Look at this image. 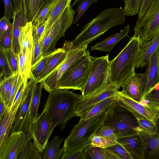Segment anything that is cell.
<instances>
[{
  "mask_svg": "<svg viewBox=\"0 0 159 159\" xmlns=\"http://www.w3.org/2000/svg\"><path fill=\"white\" fill-rule=\"evenodd\" d=\"M143 44L141 38L134 35L118 55L109 61V83L118 89L135 73Z\"/></svg>",
  "mask_w": 159,
  "mask_h": 159,
  "instance_id": "cell-1",
  "label": "cell"
},
{
  "mask_svg": "<svg viewBox=\"0 0 159 159\" xmlns=\"http://www.w3.org/2000/svg\"><path fill=\"white\" fill-rule=\"evenodd\" d=\"M124 8L109 7L100 13L82 27L80 34L72 41L78 47L87 46L113 27L123 24L125 21Z\"/></svg>",
  "mask_w": 159,
  "mask_h": 159,
  "instance_id": "cell-2",
  "label": "cell"
},
{
  "mask_svg": "<svg viewBox=\"0 0 159 159\" xmlns=\"http://www.w3.org/2000/svg\"><path fill=\"white\" fill-rule=\"evenodd\" d=\"M80 96L68 89L57 90L49 93L44 107L50 115L53 130L59 125L62 130L69 120L77 116L76 107Z\"/></svg>",
  "mask_w": 159,
  "mask_h": 159,
  "instance_id": "cell-3",
  "label": "cell"
},
{
  "mask_svg": "<svg viewBox=\"0 0 159 159\" xmlns=\"http://www.w3.org/2000/svg\"><path fill=\"white\" fill-rule=\"evenodd\" d=\"M107 115V112H102L88 120H79L65 140L64 150L79 151L90 145L92 137L104 123Z\"/></svg>",
  "mask_w": 159,
  "mask_h": 159,
  "instance_id": "cell-4",
  "label": "cell"
},
{
  "mask_svg": "<svg viewBox=\"0 0 159 159\" xmlns=\"http://www.w3.org/2000/svg\"><path fill=\"white\" fill-rule=\"evenodd\" d=\"M92 57L88 50L82 56L73 61L61 77L57 90L73 89L82 92L90 74Z\"/></svg>",
  "mask_w": 159,
  "mask_h": 159,
  "instance_id": "cell-5",
  "label": "cell"
},
{
  "mask_svg": "<svg viewBox=\"0 0 159 159\" xmlns=\"http://www.w3.org/2000/svg\"><path fill=\"white\" fill-rule=\"evenodd\" d=\"M76 11L71 5L68 6L56 22L47 30L43 32L39 40L43 57L56 51V45L66 30L71 25Z\"/></svg>",
  "mask_w": 159,
  "mask_h": 159,
  "instance_id": "cell-6",
  "label": "cell"
},
{
  "mask_svg": "<svg viewBox=\"0 0 159 159\" xmlns=\"http://www.w3.org/2000/svg\"><path fill=\"white\" fill-rule=\"evenodd\" d=\"M107 113L103 124L114 128L117 136L135 133V129L139 126L134 115L119 105L116 101Z\"/></svg>",
  "mask_w": 159,
  "mask_h": 159,
  "instance_id": "cell-7",
  "label": "cell"
},
{
  "mask_svg": "<svg viewBox=\"0 0 159 159\" xmlns=\"http://www.w3.org/2000/svg\"><path fill=\"white\" fill-rule=\"evenodd\" d=\"M134 36H139L143 43L159 34V0H152L147 11L134 27Z\"/></svg>",
  "mask_w": 159,
  "mask_h": 159,
  "instance_id": "cell-8",
  "label": "cell"
},
{
  "mask_svg": "<svg viewBox=\"0 0 159 159\" xmlns=\"http://www.w3.org/2000/svg\"><path fill=\"white\" fill-rule=\"evenodd\" d=\"M109 54L99 57H92V67L87 82L81 92L86 96L105 83L109 82Z\"/></svg>",
  "mask_w": 159,
  "mask_h": 159,
  "instance_id": "cell-9",
  "label": "cell"
},
{
  "mask_svg": "<svg viewBox=\"0 0 159 159\" xmlns=\"http://www.w3.org/2000/svg\"><path fill=\"white\" fill-rule=\"evenodd\" d=\"M53 130L51 127V119L47 109L44 107L41 114L34 121L31 126V133L34 148L43 153Z\"/></svg>",
  "mask_w": 159,
  "mask_h": 159,
  "instance_id": "cell-10",
  "label": "cell"
},
{
  "mask_svg": "<svg viewBox=\"0 0 159 159\" xmlns=\"http://www.w3.org/2000/svg\"><path fill=\"white\" fill-rule=\"evenodd\" d=\"M87 47H78L72 44L64 60L42 82L43 88L47 91L49 93L57 90V85L62 75L73 61L82 56L86 52Z\"/></svg>",
  "mask_w": 159,
  "mask_h": 159,
  "instance_id": "cell-11",
  "label": "cell"
},
{
  "mask_svg": "<svg viewBox=\"0 0 159 159\" xmlns=\"http://www.w3.org/2000/svg\"><path fill=\"white\" fill-rule=\"evenodd\" d=\"M114 98L119 105L128 110L135 116H140L156 125L157 119L159 116V109L147 103L139 102L131 98L122 90H118Z\"/></svg>",
  "mask_w": 159,
  "mask_h": 159,
  "instance_id": "cell-12",
  "label": "cell"
},
{
  "mask_svg": "<svg viewBox=\"0 0 159 159\" xmlns=\"http://www.w3.org/2000/svg\"><path fill=\"white\" fill-rule=\"evenodd\" d=\"M118 89L110 83H106L89 95L80 97L77 104L75 113L77 116L81 117L85 112L93 105L107 98L114 96Z\"/></svg>",
  "mask_w": 159,
  "mask_h": 159,
  "instance_id": "cell-13",
  "label": "cell"
},
{
  "mask_svg": "<svg viewBox=\"0 0 159 159\" xmlns=\"http://www.w3.org/2000/svg\"><path fill=\"white\" fill-rule=\"evenodd\" d=\"M25 90L22 102L16 113L13 124L11 134L20 131L24 123L28 111L34 89L38 83L31 73Z\"/></svg>",
  "mask_w": 159,
  "mask_h": 159,
  "instance_id": "cell-14",
  "label": "cell"
},
{
  "mask_svg": "<svg viewBox=\"0 0 159 159\" xmlns=\"http://www.w3.org/2000/svg\"><path fill=\"white\" fill-rule=\"evenodd\" d=\"M117 142L126 150L132 159H145V144L141 137L136 132L117 136Z\"/></svg>",
  "mask_w": 159,
  "mask_h": 159,
  "instance_id": "cell-15",
  "label": "cell"
},
{
  "mask_svg": "<svg viewBox=\"0 0 159 159\" xmlns=\"http://www.w3.org/2000/svg\"><path fill=\"white\" fill-rule=\"evenodd\" d=\"M32 22H28L22 29L19 39L20 52L22 55L25 72L31 71L33 44Z\"/></svg>",
  "mask_w": 159,
  "mask_h": 159,
  "instance_id": "cell-16",
  "label": "cell"
},
{
  "mask_svg": "<svg viewBox=\"0 0 159 159\" xmlns=\"http://www.w3.org/2000/svg\"><path fill=\"white\" fill-rule=\"evenodd\" d=\"M25 137L22 131L11 134L0 147V159H17L23 145Z\"/></svg>",
  "mask_w": 159,
  "mask_h": 159,
  "instance_id": "cell-17",
  "label": "cell"
},
{
  "mask_svg": "<svg viewBox=\"0 0 159 159\" xmlns=\"http://www.w3.org/2000/svg\"><path fill=\"white\" fill-rule=\"evenodd\" d=\"M33 120L31 117L30 109L21 131L25 135L24 139L21 152L17 159H40L43 158L42 153L34 148L31 139V126Z\"/></svg>",
  "mask_w": 159,
  "mask_h": 159,
  "instance_id": "cell-18",
  "label": "cell"
},
{
  "mask_svg": "<svg viewBox=\"0 0 159 159\" xmlns=\"http://www.w3.org/2000/svg\"><path fill=\"white\" fill-rule=\"evenodd\" d=\"M145 72L146 84L142 102L145 95L159 82V51L157 48L147 62Z\"/></svg>",
  "mask_w": 159,
  "mask_h": 159,
  "instance_id": "cell-19",
  "label": "cell"
},
{
  "mask_svg": "<svg viewBox=\"0 0 159 159\" xmlns=\"http://www.w3.org/2000/svg\"><path fill=\"white\" fill-rule=\"evenodd\" d=\"M12 24V49L17 54L20 52L19 39L22 28L29 22L23 0H21L20 6L19 11L15 14Z\"/></svg>",
  "mask_w": 159,
  "mask_h": 159,
  "instance_id": "cell-20",
  "label": "cell"
},
{
  "mask_svg": "<svg viewBox=\"0 0 159 159\" xmlns=\"http://www.w3.org/2000/svg\"><path fill=\"white\" fill-rule=\"evenodd\" d=\"M145 84V73L135 72L122 87V91L131 98L140 102Z\"/></svg>",
  "mask_w": 159,
  "mask_h": 159,
  "instance_id": "cell-21",
  "label": "cell"
},
{
  "mask_svg": "<svg viewBox=\"0 0 159 159\" xmlns=\"http://www.w3.org/2000/svg\"><path fill=\"white\" fill-rule=\"evenodd\" d=\"M72 41H65L61 48L57 49L55 53L47 62L37 79L38 83L43 80L65 59L72 46Z\"/></svg>",
  "mask_w": 159,
  "mask_h": 159,
  "instance_id": "cell-22",
  "label": "cell"
},
{
  "mask_svg": "<svg viewBox=\"0 0 159 159\" xmlns=\"http://www.w3.org/2000/svg\"><path fill=\"white\" fill-rule=\"evenodd\" d=\"M129 26V25H128L119 32L112 34L103 40L92 46L91 51L97 50L111 52L115 45L120 40L128 36Z\"/></svg>",
  "mask_w": 159,
  "mask_h": 159,
  "instance_id": "cell-23",
  "label": "cell"
},
{
  "mask_svg": "<svg viewBox=\"0 0 159 159\" xmlns=\"http://www.w3.org/2000/svg\"><path fill=\"white\" fill-rule=\"evenodd\" d=\"M20 104H12L10 110H7L6 114L0 121V147L11 134L15 116Z\"/></svg>",
  "mask_w": 159,
  "mask_h": 159,
  "instance_id": "cell-24",
  "label": "cell"
},
{
  "mask_svg": "<svg viewBox=\"0 0 159 159\" xmlns=\"http://www.w3.org/2000/svg\"><path fill=\"white\" fill-rule=\"evenodd\" d=\"M159 45V34L152 40L143 43L141 46L136 67L143 68Z\"/></svg>",
  "mask_w": 159,
  "mask_h": 159,
  "instance_id": "cell-25",
  "label": "cell"
},
{
  "mask_svg": "<svg viewBox=\"0 0 159 159\" xmlns=\"http://www.w3.org/2000/svg\"><path fill=\"white\" fill-rule=\"evenodd\" d=\"M63 138L56 136L47 143L43 152V159H61L64 153V148H59Z\"/></svg>",
  "mask_w": 159,
  "mask_h": 159,
  "instance_id": "cell-26",
  "label": "cell"
},
{
  "mask_svg": "<svg viewBox=\"0 0 159 159\" xmlns=\"http://www.w3.org/2000/svg\"><path fill=\"white\" fill-rule=\"evenodd\" d=\"M116 101L113 96L98 102L87 111L80 117L79 120H88L101 112L107 113Z\"/></svg>",
  "mask_w": 159,
  "mask_h": 159,
  "instance_id": "cell-27",
  "label": "cell"
},
{
  "mask_svg": "<svg viewBox=\"0 0 159 159\" xmlns=\"http://www.w3.org/2000/svg\"><path fill=\"white\" fill-rule=\"evenodd\" d=\"M72 0H57L56 2L45 22L43 32L49 29L57 20L66 8L70 5Z\"/></svg>",
  "mask_w": 159,
  "mask_h": 159,
  "instance_id": "cell-28",
  "label": "cell"
},
{
  "mask_svg": "<svg viewBox=\"0 0 159 159\" xmlns=\"http://www.w3.org/2000/svg\"><path fill=\"white\" fill-rule=\"evenodd\" d=\"M43 88L42 83H38L34 92L30 108V115L33 121L35 120L39 116L38 111Z\"/></svg>",
  "mask_w": 159,
  "mask_h": 159,
  "instance_id": "cell-29",
  "label": "cell"
},
{
  "mask_svg": "<svg viewBox=\"0 0 159 159\" xmlns=\"http://www.w3.org/2000/svg\"><path fill=\"white\" fill-rule=\"evenodd\" d=\"M23 82L21 77L19 74L13 75L8 98L5 104L7 111L10 110L16 95Z\"/></svg>",
  "mask_w": 159,
  "mask_h": 159,
  "instance_id": "cell-30",
  "label": "cell"
},
{
  "mask_svg": "<svg viewBox=\"0 0 159 159\" xmlns=\"http://www.w3.org/2000/svg\"><path fill=\"white\" fill-rule=\"evenodd\" d=\"M117 143V136L115 134L110 137H101L94 135L92 137L90 146L106 148Z\"/></svg>",
  "mask_w": 159,
  "mask_h": 159,
  "instance_id": "cell-31",
  "label": "cell"
},
{
  "mask_svg": "<svg viewBox=\"0 0 159 159\" xmlns=\"http://www.w3.org/2000/svg\"><path fill=\"white\" fill-rule=\"evenodd\" d=\"M56 1L57 0H54L51 3L47 4L39 11L32 22L33 26L37 28L46 21Z\"/></svg>",
  "mask_w": 159,
  "mask_h": 159,
  "instance_id": "cell-32",
  "label": "cell"
},
{
  "mask_svg": "<svg viewBox=\"0 0 159 159\" xmlns=\"http://www.w3.org/2000/svg\"><path fill=\"white\" fill-rule=\"evenodd\" d=\"M142 102L159 109V82L145 95Z\"/></svg>",
  "mask_w": 159,
  "mask_h": 159,
  "instance_id": "cell-33",
  "label": "cell"
},
{
  "mask_svg": "<svg viewBox=\"0 0 159 159\" xmlns=\"http://www.w3.org/2000/svg\"><path fill=\"white\" fill-rule=\"evenodd\" d=\"M54 0H30L29 15V22H32L39 11L47 4Z\"/></svg>",
  "mask_w": 159,
  "mask_h": 159,
  "instance_id": "cell-34",
  "label": "cell"
},
{
  "mask_svg": "<svg viewBox=\"0 0 159 159\" xmlns=\"http://www.w3.org/2000/svg\"><path fill=\"white\" fill-rule=\"evenodd\" d=\"M2 48L5 53L13 75L19 74L18 55L11 48Z\"/></svg>",
  "mask_w": 159,
  "mask_h": 159,
  "instance_id": "cell-35",
  "label": "cell"
},
{
  "mask_svg": "<svg viewBox=\"0 0 159 159\" xmlns=\"http://www.w3.org/2000/svg\"><path fill=\"white\" fill-rule=\"evenodd\" d=\"M33 44L32 55L31 67L33 66L43 58L40 38L34 32L32 31Z\"/></svg>",
  "mask_w": 159,
  "mask_h": 159,
  "instance_id": "cell-36",
  "label": "cell"
},
{
  "mask_svg": "<svg viewBox=\"0 0 159 159\" xmlns=\"http://www.w3.org/2000/svg\"><path fill=\"white\" fill-rule=\"evenodd\" d=\"M124 8L127 16H132L138 14L143 0H124Z\"/></svg>",
  "mask_w": 159,
  "mask_h": 159,
  "instance_id": "cell-37",
  "label": "cell"
},
{
  "mask_svg": "<svg viewBox=\"0 0 159 159\" xmlns=\"http://www.w3.org/2000/svg\"><path fill=\"white\" fill-rule=\"evenodd\" d=\"M0 80L13 75L5 53L0 48Z\"/></svg>",
  "mask_w": 159,
  "mask_h": 159,
  "instance_id": "cell-38",
  "label": "cell"
},
{
  "mask_svg": "<svg viewBox=\"0 0 159 159\" xmlns=\"http://www.w3.org/2000/svg\"><path fill=\"white\" fill-rule=\"evenodd\" d=\"M12 79L13 75L0 80V100L5 104L7 100Z\"/></svg>",
  "mask_w": 159,
  "mask_h": 159,
  "instance_id": "cell-39",
  "label": "cell"
},
{
  "mask_svg": "<svg viewBox=\"0 0 159 159\" xmlns=\"http://www.w3.org/2000/svg\"><path fill=\"white\" fill-rule=\"evenodd\" d=\"M89 158L86 147L78 151L64 150L61 159H86Z\"/></svg>",
  "mask_w": 159,
  "mask_h": 159,
  "instance_id": "cell-40",
  "label": "cell"
},
{
  "mask_svg": "<svg viewBox=\"0 0 159 159\" xmlns=\"http://www.w3.org/2000/svg\"><path fill=\"white\" fill-rule=\"evenodd\" d=\"M12 24L10 23L3 34L0 37V48L12 49Z\"/></svg>",
  "mask_w": 159,
  "mask_h": 159,
  "instance_id": "cell-41",
  "label": "cell"
},
{
  "mask_svg": "<svg viewBox=\"0 0 159 159\" xmlns=\"http://www.w3.org/2000/svg\"><path fill=\"white\" fill-rule=\"evenodd\" d=\"M56 50L50 54L43 57L39 61L31 67V73L36 80L47 62L55 53Z\"/></svg>",
  "mask_w": 159,
  "mask_h": 159,
  "instance_id": "cell-42",
  "label": "cell"
},
{
  "mask_svg": "<svg viewBox=\"0 0 159 159\" xmlns=\"http://www.w3.org/2000/svg\"><path fill=\"white\" fill-rule=\"evenodd\" d=\"M137 118L140 128L150 135H154L157 132V128L155 125L149 120L139 116H135Z\"/></svg>",
  "mask_w": 159,
  "mask_h": 159,
  "instance_id": "cell-43",
  "label": "cell"
},
{
  "mask_svg": "<svg viewBox=\"0 0 159 159\" xmlns=\"http://www.w3.org/2000/svg\"><path fill=\"white\" fill-rule=\"evenodd\" d=\"M98 0H79L77 11V15L73 23L75 24L89 6L93 3H96Z\"/></svg>",
  "mask_w": 159,
  "mask_h": 159,
  "instance_id": "cell-44",
  "label": "cell"
},
{
  "mask_svg": "<svg viewBox=\"0 0 159 159\" xmlns=\"http://www.w3.org/2000/svg\"><path fill=\"white\" fill-rule=\"evenodd\" d=\"M116 155L120 159H132L129 154L119 143L107 148Z\"/></svg>",
  "mask_w": 159,
  "mask_h": 159,
  "instance_id": "cell-45",
  "label": "cell"
},
{
  "mask_svg": "<svg viewBox=\"0 0 159 159\" xmlns=\"http://www.w3.org/2000/svg\"><path fill=\"white\" fill-rule=\"evenodd\" d=\"M86 147L89 158L104 159L102 148L97 147H92L89 145Z\"/></svg>",
  "mask_w": 159,
  "mask_h": 159,
  "instance_id": "cell-46",
  "label": "cell"
},
{
  "mask_svg": "<svg viewBox=\"0 0 159 159\" xmlns=\"http://www.w3.org/2000/svg\"><path fill=\"white\" fill-rule=\"evenodd\" d=\"M115 134H116L114 128L110 126L105 125L103 123L95 135L101 137H108Z\"/></svg>",
  "mask_w": 159,
  "mask_h": 159,
  "instance_id": "cell-47",
  "label": "cell"
},
{
  "mask_svg": "<svg viewBox=\"0 0 159 159\" xmlns=\"http://www.w3.org/2000/svg\"><path fill=\"white\" fill-rule=\"evenodd\" d=\"M3 1L5 7V13L3 16L9 20L13 19L15 11L12 0H3Z\"/></svg>",
  "mask_w": 159,
  "mask_h": 159,
  "instance_id": "cell-48",
  "label": "cell"
},
{
  "mask_svg": "<svg viewBox=\"0 0 159 159\" xmlns=\"http://www.w3.org/2000/svg\"><path fill=\"white\" fill-rule=\"evenodd\" d=\"M152 1V0H143L141 7L138 14L137 21L140 20L143 16Z\"/></svg>",
  "mask_w": 159,
  "mask_h": 159,
  "instance_id": "cell-49",
  "label": "cell"
},
{
  "mask_svg": "<svg viewBox=\"0 0 159 159\" xmlns=\"http://www.w3.org/2000/svg\"><path fill=\"white\" fill-rule=\"evenodd\" d=\"M10 23V20H7L3 16L0 19V37L3 34Z\"/></svg>",
  "mask_w": 159,
  "mask_h": 159,
  "instance_id": "cell-50",
  "label": "cell"
},
{
  "mask_svg": "<svg viewBox=\"0 0 159 159\" xmlns=\"http://www.w3.org/2000/svg\"><path fill=\"white\" fill-rule=\"evenodd\" d=\"M104 159H120L115 153L108 148H102Z\"/></svg>",
  "mask_w": 159,
  "mask_h": 159,
  "instance_id": "cell-51",
  "label": "cell"
},
{
  "mask_svg": "<svg viewBox=\"0 0 159 159\" xmlns=\"http://www.w3.org/2000/svg\"><path fill=\"white\" fill-rule=\"evenodd\" d=\"M7 112V109L5 103L0 100V121Z\"/></svg>",
  "mask_w": 159,
  "mask_h": 159,
  "instance_id": "cell-52",
  "label": "cell"
},
{
  "mask_svg": "<svg viewBox=\"0 0 159 159\" xmlns=\"http://www.w3.org/2000/svg\"><path fill=\"white\" fill-rule=\"evenodd\" d=\"M15 9V14L19 10L21 3V0H13Z\"/></svg>",
  "mask_w": 159,
  "mask_h": 159,
  "instance_id": "cell-53",
  "label": "cell"
},
{
  "mask_svg": "<svg viewBox=\"0 0 159 159\" xmlns=\"http://www.w3.org/2000/svg\"><path fill=\"white\" fill-rule=\"evenodd\" d=\"M25 8L28 17L29 15V8L30 0H23Z\"/></svg>",
  "mask_w": 159,
  "mask_h": 159,
  "instance_id": "cell-54",
  "label": "cell"
},
{
  "mask_svg": "<svg viewBox=\"0 0 159 159\" xmlns=\"http://www.w3.org/2000/svg\"><path fill=\"white\" fill-rule=\"evenodd\" d=\"M156 125L157 126V130L156 133L155 135L158 139L159 143V116L157 119Z\"/></svg>",
  "mask_w": 159,
  "mask_h": 159,
  "instance_id": "cell-55",
  "label": "cell"
},
{
  "mask_svg": "<svg viewBox=\"0 0 159 159\" xmlns=\"http://www.w3.org/2000/svg\"><path fill=\"white\" fill-rule=\"evenodd\" d=\"M79 1V0H75L73 3L71 5L72 7L74 6L75 4Z\"/></svg>",
  "mask_w": 159,
  "mask_h": 159,
  "instance_id": "cell-56",
  "label": "cell"
},
{
  "mask_svg": "<svg viewBox=\"0 0 159 159\" xmlns=\"http://www.w3.org/2000/svg\"><path fill=\"white\" fill-rule=\"evenodd\" d=\"M158 49L159 50V46L158 47Z\"/></svg>",
  "mask_w": 159,
  "mask_h": 159,
  "instance_id": "cell-57",
  "label": "cell"
},
{
  "mask_svg": "<svg viewBox=\"0 0 159 159\" xmlns=\"http://www.w3.org/2000/svg\"></svg>",
  "mask_w": 159,
  "mask_h": 159,
  "instance_id": "cell-58",
  "label": "cell"
}]
</instances>
